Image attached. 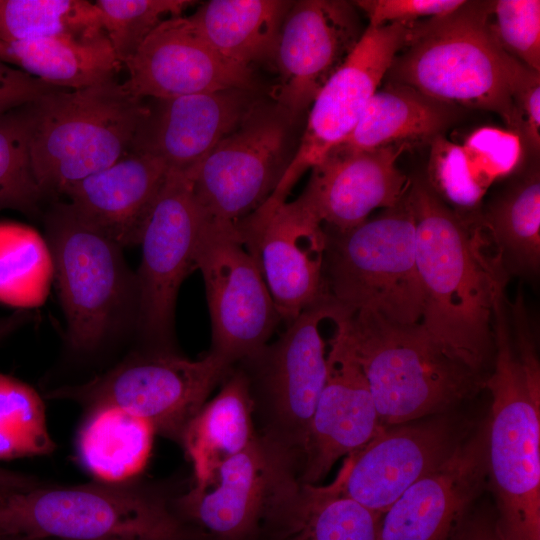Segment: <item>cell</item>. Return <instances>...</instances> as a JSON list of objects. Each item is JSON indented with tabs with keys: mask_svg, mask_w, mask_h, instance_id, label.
Segmentation results:
<instances>
[{
	"mask_svg": "<svg viewBox=\"0 0 540 540\" xmlns=\"http://www.w3.org/2000/svg\"><path fill=\"white\" fill-rule=\"evenodd\" d=\"M491 2L465 1L449 14L411 23L386 76L440 102L494 112L523 140L513 57L490 30Z\"/></svg>",
	"mask_w": 540,
	"mask_h": 540,
	"instance_id": "obj_2",
	"label": "cell"
},
{
	"mask_svg": "<svg viewBox=\"0 0 540 540\" xmlns=\"http://www.w3.org/2000/svg\"><path fill=\"white\" fill-rule=\"evenodd\" d=\"M481 224L505 269L536 273L540 264L539 170L531 169L497 197L481 215Z\"/></svg>",
	"mask_w": 540,
	"mask_h": 540,
	"instance_id": "obj_32",
	"label": "cell"
},
{
	"mask_svg": "<svg viewBox=\"0 0 540 540\" xmlns=\"http://www.w3.org/2000/svg\"><path fill=\"white\" fill-rule=\"evenodd\" d=\"M379 516L332 482L307 484L289 472L270 500L258 540H377Z\"/></svg>",
	"mask_w": 540,
	"mask_h": 540,
	"instance_id": "obj_25",
	"label": "cell"
},
{
	"mask_svg": "<svg viewBox=\"0 0 540 540\" xmlns=\"http://www.w3.org/2000/svg\"><path fill=\"white\" fill-rule=\"evenodd\" d=\"M220 384L217 394L189 422L180 442L192 464L195 487L207 484L224 461L245 450L257 436L244 371L234 365Z\"/></svg>",
	"mask_w": 540,
	"mask_h": 540,
	"instance_id": "obj_26",
	"label": "cell"
},
{
	"mask_svg": "<svg viewBox=\"0 0 540 540\" xmlns=\"http://www.w3.org/2000/svg\"><path fill=\"white\" fill-rule=\"evenodd\" d=\"M105 33L94 2L0 0V41L93 38Z\"/></svg>",
	"mask_w": 540,
	"mask_h": 540,
	"instance_id": "obj_34",
	"label": "cell"
},
{
	"mask_svg": "<svg viewBox=\"0 0 540 540\" xmlns=\"http://www.w3.org/2000/svg\"><path fill=\"white\" fill-rule=\"evenodd\" d=\"M55 449L42 397L29 384L0 373V460L44 456Z\"/></svg>",
	"mask_w": 540,
	"mask_h": 540,
	"instance_id": "obj_35",
	"label": "cell"
},
{
	"mask_svg": "<svg viewBox=\"0 0 540 540\" xmlns=\"http://www.w3.org/2000/svg\"><path fill=\"white\" fill-rule=\"evenodd\" d=\"M168 171L158 158L128 152L72 185L65 195L87 223L122 248L135 246Z\"/></svg>",
	"mask_w": 540,
	"mask_h": 540,
	"instance_id": "obj_24",
	"label": "cell"
},
{
	"mask_svg": "<svg viewBox=\"0 0 540 540\" xmlns=\"http://www.w3.org/2000/svg\"><path fill=\"white\" fill-rule=\"evenodd\" d=\"M208 219L187 172L169 169L139 242L135 330L143 350L175 351L177 296L184 279L196 269V250Z\"/></svg>",
	"mask_w": 540,
	"mask_h": 540,
	"instance_id": "obj_11",
	"label": "cell"
},
{
	"mask_svg": "<svg viewBox=\"0 0 540 540\" xmlns=\"http://www.w3.org/2000/svg\"><path fill=\"white\" fill-rule=\"evenodd\" d=\"M293 1L210 0L190 19L225 59L253 68L274 65L281 26Z\"/></svg>",
	"mask_w": 540,
	"mask_h": 540,
	"instance_id": "obj_28",
	"label": "cell"
},
{
	"mask_svg": "<svg viewBox=\"0 0 540 540\" xmlns=\"http://www.w3.org/2000/svg\"><path fill=\"white\" fill-rule=\"evenodd\" d=\"M271 294L281 322L290 323L325 295L326 235L299 196L268 211H256L236 226Z\"/></svg>",
	"mask_w": 540,
	"mask_h": 540,
	"instance_id": "obj_16",
	"label": "cell"
},
{
	"mask_svg": "<svg viewBox=\"0 0 540 540\" xmlns=\"http://www.w3.org/2000/svg\"><path fill=\"white\" fill-rule=\"evenodd\" d=\"M410 145L349 152L332 149L311 169L300 195L324 228L347 230L378 208H392L406 195L411 181L397 167Z\"/></svg>",
	"mask_w": 540,
	"mask_h": 540,
	"instance_id": "obj_23",
	"label": "cell"
},
{
	"mask_svg": "<svg viewBox=\"0 0 540 540\" xmlns=\"http://www.w3.org/2000/svg\"><path fill=\"white\" fill-rule=\"evenodd\" d=\"M454 540H505L498 522L477 518L463 523Z\"/></svg>",
	"mask_w": 540,
	"mask_h": 540,
	"instance_id": "obj_42",
	"label": "cell"
},
{
	"mask_svg": "<svg viewBox=\"0 0 540 540\" xmlns=\"http://www.w3.org/2000/svg\"><path fill=\"white\" fill-rule=\"evenodd\" d=\"M348 311L324 296L279 337L238 365L246 374L257 437L299 476L331 342Z\"/></svg>",
	"mask_w": 540,
	"mask_h": 540,
	"instance_id": "obj_6",
	"label": "cell"
},
{
	"mask_svg": "<svg viewBox=\"0 0 540 540\" xmlns=\"http://www.w3.org/2000/svg\"><path fill=\"white\" fill-rule=\"evenodd\" d=\"M0 60L51 86L69 90L115 80L122 67L106 33L93 38L0 41Z\"/></svg>",
	"mask_w": 540,
	"mask_h": 540,
	"instance_id": "obj_29",
	"label": "cell"
},
{
	"mask_svg": "<svg viewBox=\"0 0 540 540\" xmlns=\"http://www.w3.org/2000/svg\"><path fill=\"white\" fill-rule=\"evenodd\" d=\"M349 313L328 353V368L308 432L299 480L317 484L341 457L368 443L381 424L366 379L344 338Z\"/></svg>",
	"mask_w": 540,
	"mask_h": 540,
	"instance_id": "obj_22",
	"label": "cell"
},
{
	"mask_svg": "<svg viewBox=\"0 0 540 540\" xmlns=\"http://www.w3.org/2000/svg\"><path fill=\"white\" fill-rule=\"evenodd\" d=\"M324 230L325 295L350 313L369 310L397 324L420 323L423 294L408 191L376 218L347 230Z\"/></svg>",
	"mask_w": 540,
	"mask_h": 540,
	"instance_id": "obj_9",
	"label": "cell"
},
{
	"mask_svg": "<svg viewBox=\"0 0 540 540\" xmlns=\"http://www.w3.org/2000/svg\"><path fill=\"white\" fill-rule=\"evenodd\" d=\"M513 99L523 124V140L534 150L540 145V72L513 57L511 64Z\"/></svg>",
	"mask_w": 540,
	"mask_h": 540,
	"instance_id": "obj_40",
	"label": "cell"
},
{
	"mask_svg": "<svg viewBox=\"0 0 540 540\" xmlns=\"http://www.w3.org/2000/svg\"><path fill=\"white\" fill-rule=\"evenodd\" d=\"M490 30L509 55L540 72V1L491 2Z\"/></svg>",
	"mask_w": 540,
	"mask_h": 540,
	"instance_id": "obj_38",
	"label": "cell"
},
{
	"mask_svg": "<svg viewBox=\"0 0 540 540\" xmlns=\"http://www.w3.org/2000/svg\"><path fill=\"white\" fill-rule=\"evenodd\" d=\"M155 433L149 422L119 407H93L78 429L77 455L99 482L131 481L146 466Z\"/></svg>",
	"mask_w": 540,
	"mask_h": 540,
	"instance_id": "obj_30",
	"label": "cell"
},
{
	"mask_svg": "<svg viewBox=\"0 0 540 540\" xmlns=\"http://www.w3.org/2000/svg\"><path fill=\"white\" fill-rule=\"evenodd\" d=\"M147 102L116 80L88 88H57L30 104V153L47 194L74 184L125 156Z\"/></svg>",
	"mask_w": 540,
	"mask_h": 540,
	"instance_id": "obj_7",
	"label": "cell"
},
{
	"mask_svg": "<svg viewBox=\"0 0 540 540\" xmlns=\"http://www.w3.org/2000/svg\"><path fill=\"white\" fill-rule=\"evenodd\" d=\"M30 104L0 115V211L34 214L45 196L31 160Z\"/></svg>",
	"mask_w": 540,
	"mask_h": 540,
	"instance_id": "obj_36",
	"label": "cell"
},
{
	"mask_svg": "<svg viewBox=\"0 0 540 540\" xmlns=\"http://www.w3.org/2000/svg\"><path fill=\"white\" fill-rule=\"evenodd\" d=\"M352 3L366 14L368 26L380 27L443 16L457 10L465 0H358Z\"/></svg>",
	"mask_w": 540,
	"mask_h": 540,
	"instance_id": "obj_39",
	"label": "cell"
},
{
	"mask_svg": "<svg viewBox=\"0 0 540 540\" xmlns=\"http://www.w3.org/2000/svg\"><path fill=\"white\" fill-rule=\"evenodd\" d=\"M211 321L209 354L233 367L270 342L281 318L252 255L235 227L210 219L195 255Z\"/></svg>",
	"mask_w": 540,
	"mask_h": 540,
	"instance_id": "obj_13",
	"label": "cell"
},
{
	"mask_svg": "<svg viewBox=\"0 0 540 540\" xmlns=\"http://www.w3.org/2000/svg\"><path fill=\"white\" fill-rule=\"evenodd\" d=\"M27 310H17L9 316L0 317V341L29 320Z\"/></svg>",
	"mask_w": 540,
	"mask_h": 540,
	"instance_id": "obj_44",
	"label": "cell"
},
{
	"mask_svg": "<svg viewBox=\"0 0 540 540\" xmlns=\"http://www.w3.org/2000/svg\"><path fill=\"white\" fill-rule=\"evenodd\" d=\"M55 89L57 87L0 60V115L33 103Z\"/></svg>",
	"mask_w": 540,
	"mask_h": 540,
	"instance_id": "obj_41",
	"label": "cell"
},
{
	"mask_svg": "<svg viewBox=\"0 0 540 540\" xmlns=\"http://www.w3.org/2000/svg\"><path fill=\"white\" fill-rule=\"evenodd\" d=\"M344 338L384 427L445 414L485 386L483 373L447 354L420 323L359 310L349 312Z\"/></svg>",
	"mask_w": 540,
	"mask_h": 540,
	"instance_id": "obj_3",
	"label": "cell"
},
{
	"mask_svg": "<svg viewBox=\"0 0 540 540\" xmlns=\"http://www.w3.org/2000/svg\"><path fill=\"white\" fill-rule=\"evenodd\" d=\"M411 23L368 26L357 46L311 104L304 134L273 194L264 203L285 201L309 169L341 144L355 128L371 96L386 76L409 34Z\"/></svg>",
	"mask_w": 540,
	"mask_h": 540,
	"instance_id": "obj_14",
	"label": "cell"
},
{
	"mask_svg": "<svg viewBox=\"0 0 540 540\" xmlns=\"http://www.w3.org/2000/svg\"><path fill=\"white\" fill-rule=\"evenodd\" d=\"M44 484L33 476L0 468V497L24 492Z\"/></svg>",
	"mask_w": 540,
	"mask_h": 540,
	"instance_id": "obj_43",
	"label": "cell"
},
{
	"mask_svg": "<svg viewBox=\"0 0 540 540\" xmlns=\"http://www.w3.org/2000/svg\"><path fill=\"white\" fill-rule=\"evenodd\" d=\"M148 100L129 152L182 172L197 166L261 101L256 90L238 88Z\"/></svg>",
	"mask_w": 540,
	"mask_h": 540,
	"instance_id": "obj_21",
	"label": "cell"
},
{
	"mask_svg": "<svg viewBox=\"0 0 540 540\" xmlns=\"http://www.w3.org/2000/svg\"><path fill=\"white\" fill-rule=\"evenodd\" d=\"M176 496L134 480L44 483L0 498V528L40 540H197Z\"/></svg>",
	"mask_w": 540,
	"mask_h": 540,
	"instance_id": "obj_5",
	"label": "cell"
},
{
	"mask_svg": "<svg viewBox=\"0 0 540 540\" xmlns=\"http://www.w3.org/2000/svg\"><path fill=\"white\" fill-rule=\"evenodd\" d=\"M408 199L423 294L420 324L447 354L482 373L494 348L493 302L506 269L484 250L481 214H458L424 179L411 181Z\"/></svg>",
	"mask_w": 540,
	"mask_h": 540,
	"instance_id": "obj_1",
	"label": "cell"
},
{
	"mask_svg": "<svg viewBox=\"0 0 540 540\" xmlns=\"http://www.w3.org/2000/svg\"><path fill=\"white\" fill-rule=\"evenodd\" d=\"M0 540H40L23 534L13 533L0 528Z\"/></svg>",
	"mask_w": 540,
	"mask_h": 540,
	"instance_id": "obj_45",
	"label": "cell"
},
{
	"mask_svg": "<svg viewBox=\"0 0 540 540\" xmlns=\"http://www.w3.org/2000/svg\"><path fill=\"white\" fill-rule=\"evenodd\" d=\"M231 368L209 353L190 360L175 351L142 350L87 382L51 390L48 397L85 410L119 407L180 444L189 422Z\"/></svg>",
	"mask_w": 540,
	"mask_h": 540,
	"instance_id": "obj_10",
	"label": "cell"
},
{
	"mask_svg": "<svg viewBox=\"0 0 540 540\" xmlns=\"http://www.w3.org/2000/svg\"><path fill=\"white\" fill-rule=\"evenodd\" d=\"M44 225L68 348L90 356L125 326L135 328L136 274L128 267L123 248L83 220L69 203L54 204Z\"/></svg>",
	"mask_w": 540,
	"mask_h": 540,
	"instance_id": "obj_8",
	"label": "cell"
},
{
	"mask_svg": "<svg viewBox=\"0 0 540 540\" xmlns=\"http://www.w3.org/2000/svg\"><path fill=\"white\" fill-rule=\"evenodd\" d=\"M459 116L456 106L430 98L403 84L376 90L353 131L337 147L349 152L433 140Z\"/></svg>",
	"mask_w": 540,
	"mask_h": 540,
	"instance_id": "obj_27",
	"label": "cell"
},
{
	"mask_svg": "<svg viewBox=\"0 0 540 540\" xmlns=\"http://www.w3.org/2000/svg\"><path fill=\"white\" fill-rule=\"evenodd\" d=\"M123 84L143 99H166L225 89L256 90L253 68L221 56L190 17L162 21L125 64Z\"/></svg>",
	"mask_w": 540,
	"mask_h": 540,
	"instance_id": "obj_19",
	"label": "cell"
},
{
	"mask_svg": "<svg viewBox=\"0 0 540 540\" xmlns=\"http://www.w3.org/2000/svg\"><path fill=\"white\" fill-rule=\"evenodd\" d=\"M505 288L493 302L495 364L485 379L491 393L487 468L505 540H540V378L515 353Z\"/></svg>",
	"mask_w": 540,
	"mask_h": 540,
	"instance_id": "obj_4",
	"label": "cell"
},
{
	"mask_svg": "<svg viewBox=\"0 0 540 540\" xmlns=\"http://www.w3.org/2000/svg\"><path fill=\"white\" fill-rule=\"evenodd\" d=\"M358 10L343 0L293 1L281 26L274 65L275 102L292 118L311 106L360 41Z\"/></svg>",
	"mask_w": 540,
	"mask_h": 540,
	"instance_id": "obj_17",
	"label": "cell"
},
{
	"mask_svg": "<svg viewBox=\"0 0 540 540\" xmlns=\"http://www.w3.org/2000/svg\"><path fill=\"white\" fill-rule=\"evenodd\" d=\"M523 159V140L512 131L483 126L462 144L446 141L440 152L441 176L453 195L478 207L488 188L513 173Z\"/></svg>",
	"mask_w": 540,
	"mask_h": 540,
	"instance_id": "obj_31",
	"label": "cell"
},
{
	"mask_svg": "<svg viewBox=\"0 0 540 540\" xmlns=\"http://www.w3.org/2000/svg\"><path fill=\"white\" fill-rule=\"evenodd\" d=\"M487 482L485 425L381 513L377 540H454Z\"/></svg>",
	"mask_w": 540,
	"mask_h": 540,
	"instance_id": "obj_20",
	"label": "cell"
},
{
	"mask_svg": "<svg viewBox=\"0 0 540 540\" xmlns=\"http://www.w3.org/2000/svg\"><path fill=\"white\" fill-rule=\"evenodd\" d=\"M190 0H97L94 2L116 58L125 65L164 20L181 16Z\"/></svg>",
	"mask_w": 540,
	"mask_h": 540,
	"instance_id": "obj_37",
	"label": "cell"
},
{
	"mask_svg": "<svg viewBox=\"0 0 540 540\" xmlns=\"http://www.w3.org/2000/svg\"><path fill=\"white\" fill-rule=\"evenodd\" d=\"M447 413L384 427L349 454L332 484L381 515L405 490L442 465L469 436Z\"/></svg>",
	"mask_w": 540,
	"mask_h": 540,
	"instance_id": "obj_15",
	"label": "cell"
},
{
	"mask_svg": "<svg viewBox=\"0 0 540 540\" xmlns=\"http://www.w3.org/2000/svg\"><path fill=\"white\" fill-rule=\"evenodd\" d=\"M54 263L46 238L34 228L0 221V303L27 310L46 299Z\"/></svg>",
	"mask_w": 540,
	"mask_h": 540,
	"instance_id": "obj_33",
	"label": "cell"
},
{
	"mask_svg": "<svg viewBox=\"0 0 540 540\" xmlns=\"http://www.w3.org/2000/svg\"><path fill=\"white\" fill-rule=\"evenodd\" d=\"M290 471L297 473L256 436L207 484L178 494L176 512L198 540H258L276 487Z\"/></svg>",
	"mask_w": 540,
	"mask_h": 540,
	"instance_id": "obj_18",
	"label": "cell"
},
{
	"mask_svg": "<svg viewBox=\"0 0 540 540\" xmlns=\"http://www.w3.org/2000/svg\"><path fill=\"white\" fill-rule=\"evenodd\" d=\"M294 118L260 101L191 171L194 195L213 222L235 227L273 194L288 164Z\"/></svg>",
	"mask_w": 540,
	"mask_h": 540,
	"instance_id": "obj_12",
	"label": "cell"
}]
</instances>
